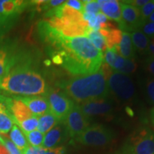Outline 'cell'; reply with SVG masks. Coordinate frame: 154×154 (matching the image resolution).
Instances as JSON below:
<instances>
[{
  "mask_svg": "<svg viewBox=\"0 0 154 154\" xmlns=\"http://www.w3.org/2000/svg\"><path fill=\"white\" fill-rule=\"evenodd\" d=\"M136 69H137V64L134 59H126L124 66L120 69L119 72L128 75L134 73L136 70Z\"/></svg>",
  "mask_w": 154,
  "mask_h": 154,
  "instance_id": "30",
  "label": "cell"
},
{
  "mask_svg": "<svg viewBox=\"0 0 154 154\" xmlns=\"http://www.w3.org/2000/svg\"><path fill=\"white\" fill-rule=\"evenodd\" d=\"M59 86L69 97L80 103L107 99L110 94L107 79L101 69L94 74L61 81Z\"/></svg>",
  "mask_w": 154,
  "mask_h": 154,
  "instance_id": "3",
  "label": "cell"
},
{
  "mask_svg": "<svg viewBox=\"0 0 154 154\" xmlns=\"http://www.w3.org/2000/svg\"><path fill=\"white\" fill-rule=\"evenodd\" d=\"M14 98L22 101L36 116L39 117L50 111L49 103L44 96H15Z\"/></svg>",
  "mask_w": 154,
  "mask_h": 154,
  "instance_id": "12",
  "label": "cell"
},
{
  "mask_svg": "<svg viewBox=\"0 0 154 154\" xmlns=\"http://www.w3.org/2000/svg\"><path fill=\"white\" fill-rule=\"evenodd\" d=\"M86 36L96 49L101 51L102 53L105 52L106 50L107 49L105 38L99 33V31L92 29L90 28V29L86 34Z\"/></svg>",
  "mask_w": 154,
  "mask_h": 154,
  "instance_id": "23",
  "label": "cell"
},
{
  "mask_svg": "<svg viewBox=\"0 0 154 154\" xmlns=\"http://www.w3.org/2000/svg\"><path fill=\"white\" fill-rule=\"evenodd\" d=\"M14 124L11 113L8 111L0 110V134L5 136H7Z\"/></svg>",
  "mask_w": 154,
  "mask_h": 154,
  "instance_id": "22",
  "label": "cell"
},
{
  "mask_svg": "<svg viewBox=\"0 0 154 154\" xmlns=\"http://www.w3.org/2000/svg\"><path fill=\"white\" fill-rule=\"evenodd\" d=\"M21 52L11 43L0 44V79L16 65Z\"/></svg>",
  "mask_w": 154,
  "mask_h": 154,
  "instance_id": "10",
  "label": "cell"
},
{
  "mask_svg": "<svg viewBox=\"0 0 154 154\" xmlns=\"http://www.w3.org/2000/svg\"><path fill=\"white\" fill-rule=\"evenodd\" d=\"M98 31L104 37L107 49H114L118 52L119 45L122 36V32L113 28L100 29Z\"/></svg>",
  "mask_w": 154,
  "mask_h": 154,
  "instance_id": "17",
  "label": "cell"
},
{
  "mask_svg": "<svg viewBox=\"0 0 154 154\" xmlns=\"http://www.w3.org/2000/svg\"><path fill=\"white\" fill-rule=\"evenodd\" d=\"M40 36L58 49L53 61L73 75H89L99 70L103 63V53L86 36L66 37L48 22L38 25Z\"/></svg>",
  "mask_w": 154,
  "mask_h": 154,
  "instance_id": "1",
  "label": "cell"
},
{
  "mask_svg": "<svg viewBox=\"0 0 154 154\" xmlns=\"http://www.w3.org/2000/svg\"><path fill=\"white\" fill-rule=\"evenodd\" d=\"M63 124L67 134L76 139L89 126V120L88 117L82 112L79 106L74 104Z\"/></svg>",
  "mask_w": 154,
  "mask_h": 154,
  "instance_id": "8",
  "label": "cell"
},
{
  "mask_svg": "<svg viewBox=\"0 0 154 154\" xmlns=\"http://www.w3.org/2000/svg\"><path fill=\"white\" fill-rule=\"evenodd\" d=\"M43 96L47 99L50 112L58 119L59 123H63L74 106V101L66 93L53 88H49Z\"/></svg>",
  "mask_w": 154,
  "mask_h": 154,
  "instance_id": "5",
  "label": "cell"
},
{
  "mask_svg": "<svg viewBox=\"0 0 154 154\" xmlns=\"http://www.w3.org/2000/svg\"><path fill=\"white\" fill-rule=\"evenodd\" d=\"M83 2V12L91 13L97 14L100 11L101 7L97 1H82Z\"/></svg>",
  "mask_w": 154,
  "mask_h": 154,
  "instance_id": "29",
  "label": "cell"
},
{
  "mask_svg": "<svg viewBox=\"0 0 154 154\" xmlns=\"http://www.w3.org/2000/svg\"><path fill=\"white\" fill-rule=\"evenodd\" d=\"M135 51L136 49L133 45L131 34L122 32V36L118 49L119 54L124 59H131L135 56Z\"/></svg>",
  "mask_w": 154,
  "mask_h": 154,
  "instance_id": "18",
  "label": "cell"
},
{
  "mask_svg": "<svg viewBox=\"0 0 154 154\" xmlns=\"http://www.w3.org/2000/svg\"><path fill=\"white\" fill-rule=\"evenodd\" d=\"M144 93L149 103L154 105V78H149L146 80Z\"/></svg>",
  "mask_w": 154,
  "mask_h": 154,
  "instance_id": "27",
  "label": "cell"
},
{
  "mask_svg": "<svg viewBox=\"0 0 154 154\" xmlns=\"http://www.w3.org/2000/svg\"><path fill=\"white\" fill-rule=\"evenodd\" d=\"M114 137L112 131L101 126L94 124L89 126L76 138V141L88 146H102L109 143Z\"/></svg>",
  "mask_w": 154,
  "mask_h": 154,
  "instance_id": "7",
  "label": "cell"
},
{
  "mask_svg": "<svg viewBox=\"0 0 154 154\" xmlns=\"http://www.w3.org/2000/svg\"><path fill=\"white\" fill-rule=\"evenodd\" d=\"M44 154H65V149L63 147H57L52 149L46 150Z\"/></svg>",
  "mask_w": 154,
  "mask_h": 154,
  "instance_id": "36",
  "label": "cell"
},
{
  "mask_svg": "<svg viewBox=\"0 0 154 154\" xmlns=\"http://www.w3.org/2000/svg\"><path fill=\"white\" fill-rule=\"evenodd\" d=\"M151 120L153 125L154 126V108L151 109Z\"/></svg>",
  "mask_w": 154,
  "mask_h": 154,
  "instance_id": "39",
  "label": "cell"
},
{
  "mask_svg": "<svg viewBox=\"0 0 154 154\" xmlns=\"http://www.w3.org/2000/svg\"><path fill=\"white\" fill-rule=\"evenodd\" d=\"M101 7L100 11L109 19L119 22L121 20V11L119 2L115 0H97Z\"/></svg>",
  "mask_w": 154,
  "mask_h": 154,
  "instance_id": "16",
  "label": "cell"
},
{
  "mask_svg": "<svg viewBox=\"0 0 154 154\" xmlns=\"http://www.w3.org/2000/svg\"><path fill=\"white\" fill-rule=\"evenodd\" d=\"M140 19L142 22H146L147 19L151 16V14L154 11V0L149 1L143 7L139 9Z\"/></svg>",
  "mask_w": 154,
  "mask_h": 154,
  "instance_id": "28",
  "label": "cell"
},
{
  "mask_svg": "<svg viewBox=\"0 0 154 154\" xmlns=\"http://www.w3.org/2000/svg\"><path fill=\"white\" fill-rule=\"evenodd\" d=\"M45 151L46 149L42 147H34L29 145L23 151V154H44Z\"/></svg>",
  "mask_w": 154,
  "mask_h": 154,
  "instance_id": "32",
  "label": "cell"
},
{
  "mask_svg": "<svg viewBox=\"0 0 154 154\" xmlns=\"http://www.w3.org/2000/svg\"><path fill=\"white\" fill-rule=\"evenodd\" d=\"M11 141L22 152L29 146L24 133L17 124H14L9 134Z\"/></svg>",
  "mask_w": 154,
  "mask_h": 154,
  "instance_id": "20",
  "label": "cell"
},
{
  "mask_svg": "<svg viewBox=\"0 0 154 154\" xmlns=\"http://www.w3.org/2000/svg\"><path fill=\"white\" fill-rule=\"evenodd\" d=\"M44 78L34 66L30 54L24 53L8 74L0 79V91L20 96H43L47 91Z\"/></svg>",
  "mask_w": 154,
  "mask_h": 154,
  "instance_id": "2",
  "label": "cell"
},
{
  "mask_svg": "<svg viewBox=\"0 0 154 154\" xmlns=\"http://www.w3.org/2000/svg\"><path fill=\"white\" fill-rule=\"evenodd\" d=\"M123 154H154V131L142 129L132 135L126 140Z\"/></svg>",
  "mask_w": 154,
  "mask_h": 154,
  "instance_id": "4",
  "label": "cell"
},
{
  "mask_svg": "<svg viewBox=\"0 0 154 154\" xmlns=\"http://www.w3.org/2000/svg\"><path fill=\"white\" fill-rule=\"evenodd\" d=\"M38 117L33 116L31 118L26 119L18 125L19 128L24 133H28L35 131L38 127Z\"/></svg>",
  "mask_w": 154,
  "mask_h": 154,
  "instance_id": "26",
  "label": "cell"
},
{
  "mask_svg": "<svg viewBox=\"0 0 154 154\" xmlns=\"http://www.w3.org/2000/svg\"><path fill=\"white\" fill-rule=\"evenodd\" d=\"M80 108L87 117L96 115H106L113 111V104L110 100L100 99L82 103Z\"/></svg>",
  "mask_w": 154,
  "mask_h": 154,
  "instance_id": "11",
  "label": "cell"
},
{
  "mask_svg": "<svg viewBox=\"0 0 154 154\" xmlns=\"http://www.w3.org/2000/svg\"><path fill=\"white\" fill-rule=\"evenodd\" d=\"M143 33L150 38L154 37V22H144L141 24L139 29Z\"/></svg>",
  "mask_w": 154,
  "mask_h": 154,
  "instance_id": "31",
  "label": "cell"
},
{
  "mask_svg": "<svg viewBox=\"0 0 154 154\" xmlns=\"http://www.w3.org/2000/svg\"><path fill=\"white\" fill-rule=\"evenodd\" d=\"M148 2H149V0H133V1H125L124 2L140 9L142 7H143Z\"/></svg>",
  "mask_w": 154,
  "mask_h": 154,
  "instance_id": "35",
  "label": "cell"
},
{
  "mask_svg": "<svg viewBox=\"0 0 154 154\" xmlns=\"http://www.w3.org/2000/svg\"><path fill=\"white\" fill-rule=\"evenodd\" d=\"M24 134L30 146L34 147H42L44 141V134L39 131L35 130L31 132L24 133Z\"/></svg>",
  "mask_w": 154,
  "mask_h": 154,
  "instance_id": "24",
  "label": "cell"
},
{
  "mask_svg": "<svg viewBox=\"0 0 154 154\" xmlns=\"http://www.w3.org/2000/svg\"><path fill=\"white\" fill-rule=\"evenodd\" d=\"M31 2L18 0H0V16L18 18V16L30 5Z\"/></svg>",
  "mask_w": 154,
  "mask_h": 154,
  "instance_id": "13",
  "label": "cell"
},
{
  "mask_svg": "<svg viewBox=\"0 0 154 154\" xmlns=\"http://www.w3.org/2000/svg\"><path fill=\"white\" fill-rule=\"evenodd\" d=\"M108 86L111 93L121 101L131 100L135 95V86L128 75L112 71L108 77Z\"/></svg>",
  "mask_w": 154,
  "mask_h": 154,
  "instance_id": "6",
  "label": "cell"
},
{
  "mask_svg": "<svg viewBox=\"0 0 154 154\" xmlns=\"http://www.w3.org/2000/svg\"><path fill=\"white\" fill-rule=\"evenodd\" d=\"M65 3H66V5L67 6H69V7H71V8L83 13V2L82 1L70 0V1L66 2Z\"/></svg>",
  "mask_w": 154,
  "mask_h": 154,
  "instance_id": "33",
  "label": "cell"
},
{
  "mask_svg": "<svg viewBox=\"0 0 154 154\" xmlns=\"http://www.w3.org/2000/svg\"><path fill=\"white\" fill-rule=\"evenodd\" d=\"M146 22H154V11L151 14L149 18L147 19V20Z\"/></svg>",
  "mask_w": 154,
  "mask_h": 154,
  "instance_id": "38",
  "label": "cell"
},
{
  "mask_svg": "<svg viewBox=\"0 0 154 154\" xmlns=\"http://www.w3.org/2000/svg\"><path fill=\"white\" fill-rule=\"evenodd\" d=\"M61 124L62 123H59L52 129L46 134L42 148L46 150L52 149L57 148V146L60 144L64 136V129H66L65 126L63 127Z\"/></svg>",
  "mask_w": 154,
  "mask_h": 154,
  "instance_id": "14",
  "label": "cell"
},
{
  "mask_svg": "<svg viewBox=\"0 0 154 154\" xmlns=\"http://www.w3.org/2000/svg\"><path fill=\"white\" fill-rule=\"evenodd\" d=\"M130 34L135 49L138 50L141 53L147 54L151 41L150 38L145 35L140 30H136Z\"/></svg>",
  "mask_w": 154,
  "mask_h": 154,
  "instance_id": "19",
  "label": "cell"
},
{
  "mask_svg": "<svg viewBox=\"0 0 154 154\" xmlns=\"http://www.w3.org/2000/svg\"><path fill=\"white\" fill-rule=\"evenodd\" d=\"M147 54H149V57L154 58V37L152 38L150 41Z\"/></svg>",
  "mask_w": 154,
  "mask_h": 154,
  "instance_id": "37",
  "label": "cell"
},
{
  "mask_svg": "<svg viewBox=\"0 0 154 154\" xmlns=\"http://www.w3.org/2000/svg\"><path fill=\"white\" fill-rule=\"evenodd\" d=\"M119 4L121 11V20L118 24L121 32L131 33L139 29L143 24L140 19L139 9L124 2H121Z\"/></svg>",
  "mask_w": 154,
  "mask_h": 154,
  "instance_id": "9",
  "label": "cell"
},
{
  "mask_svg": "<svg viewBox=\"0 0 154 154\" xmlns=\"http://www.w3.org/2000/svg\"><path fill=\"white\" fill-rule=\"evenodd\" d=\"M144 67L148 72L154 76V58L148 57L144 62Z\"/></svg>",
  "mask_w": 154,
  "mask_h": 154,
  "instance_id": "34",
  "label": "cell"
},
{
  "mask_svg": "<svg viewBox=\"0 0 154 154\" xmlns=\"http://www.w3.org/2000/svg\"><path fill=\"white\" fill-rule=\"evenodd\" d=\"M59 123V121L58 119L49 111L38 117V131L43 134H45L52 129Z\"/></svg>",
  "mask_w": 154,
  "mask_h": 154,
  "instance_id": "21",
  "label": "cell"
},
{
  "mask_svg": "<svg viewBox=\"0 0 154 154\" xmlns=\"http://www.w3.org/2000/svg\"><path fill=\"white\" fill-rule=\"evenodd\" d=\"M17 18H8L0 16V41L14 26Z\"/></svg>",
  "mask_w": 154,
  "mask_h": 154,
  "instance_id": "25",
  "label": "cell"
},
{
  "mask_svg": "<svg viewBox=\"0 0 154 154\" xmlns=\"http://www.w3.org/2000/svg\"><path fill=\"white\" fill-rule=\"evenodd\" d=\"M9 109H10V112L12 115L14 124H17V126L22 121L34 116L32 114L28 107L22 101L14 97V99H11Z\"/></svg>",
  "mask_w": 154,
  "mask_h": 154,
  "instance_id": "15",
  "label": "cell"
}]
</instances>
